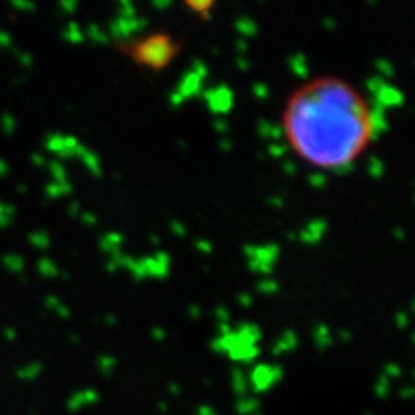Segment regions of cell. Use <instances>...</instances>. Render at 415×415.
I'll list each match as a JSON object with an SVG mask.
<instances>
[{
	"mask_svg": "<svg viewBox=\"0 0 415 415\" xmlns=\"http://www.w3.org/2000/svg\"><path fill=\"white\" fill-rule=\"evenodd\" d=\"M82 220L85 222L87 225H96L97 224V217H96V215H92V213H83Z\"/></svg>",
	"mask_w": 415,
	"mask_h": 415,
	"instance_id": "cell-40",
	"label": "cell"
},
{
	"mask_svg": "<svg viewBox=\"0 0 415 415\" xmlns=\"http://www.w3.org/2000/svg\"><path fill=\"white\" fill-rule=\"evenodd\" d=\"M376 70L381 73L379 76H383L384 80H386V78H391V76L394 75V67H393V64H391L387 59H377V61H376Z\"/></svg>",
	"mask_w": 415,
	"mask_h": 415,
	"instance_id": "cell-18",
	"label": "cell"
},
{
	"mask_svg": "<svg viewBox=\"0 0 415 415\" xmlns=\"http://www.w3.org/2000/svg\"><path fill=\"white\" fill-rule=\"evenodd\" d=\"M89 36L94 40V42H97V43H109V36H107L106 33H104L103 30H100L99 26H96V25H90Z\"/></svg>",
	"mask_w": 415,
	"mask_h": 415,
	"instance_id": "cell-20",
	"label": "cell"
},
{
	"mask_svg": "<svg viewBox=\"0 0 415 415\" xmlns=\"http://www.w3.org/2000/svg\"><path fill=\"white\" fill-rule=\"evenodd\" d=\"M332 170L336 171L337 175H348L355 170V163H353V161H350V163H343V164H339V167L332 168Z\"/></svg>",
	"mask_w": 415,
	"mask_h": 415,
	"instance_id": "cell-27",
	"label": "cell"
},
{
	"mask_svg": "<svg viewBox=\"0 0 415 415\" xmlns=\"http://www.w3.org/2000/svg\"><path fill=\"white\" fill-rule=\"evenodd\" d=\"M367 170H369V175L372 178H381L384 175V163L381 158L377 156H370L369 163H367Z\"/></svg>",
	"mask_w": 415,
	"mask_h": 415,
	"instance_id": "cell-16",
	"label": "cell"
},
{
	"mask_svg": "<svg viewBox=\"0 0 415 415\" xmlns=\"http://www.w3.org/2000/svg\"><path fill=\"white\" fill-rule=\"evenodd\" d=\"M288 149L289 147L282 142H272L268 146L270 156H273V158H282L286 153H288Z\"/></svg>",
	"mask_w": 415,
	"mask_h": 415,
	"instance_id": "cell-24",
	"label": "cell"
},
{
	"mask_svg": "<svg viewBox=\"0 0 415 415\" xmlns=\"http://www.w3.org/2000/svg\"><path fill=\"white\" fill-rule=\"evenodd\" d=\"M407 322H408V315L405 312H398L396 313V323H398V327H405L407 326Z\"/></svg>",
	"mask_w": 415,
	"mask_h": 415,
	"instance_id": "cell-38",
	"label": "cell"
},
{
	"mask_svg": "<svg viewBox=\"0 0 415 415\" xmlns=\"http://www.w3.org/2000/svg\"><path fill=\"white\" fill-rule=\"evenodd\" d=\"M189 315H191V319H199V317H201V310H199V306L198 305L189 306Z\"/></svg>",
	"mask_w": 415,
	"mask_h": 415,
	"instance_id": "cell-41",
	"label": "cell"
},
{
	"mask_svg": "<svg viewBox=\"0 0 415 415\" xmlns=\"http://www.w3.org/2000/svg\"><path fill=\"white\" fill-rule=\"evenodd\" d=\"M195 248H198L201 253H211V251H213V246H211V242L204 241V239H199V241H195Z\"/></svg>",
	"mask_w": 415,
	"mask_h": 415,
	"instance_id": "cell-31",
	"label": "cell"
},
{
	"mask_svg": "<svg viewBox=\"0 0 415 415\" xmlns=\"http://www.w3.org/2000/svg\"><path fill=\"white\" fill-rule=\"evenodd\" d=\"M237 337L242 341L244 344H253L255 341L259 339V329L255 326V323H241L237 329Z\"/></svg>",
	"mask_w": 415,
	"mask_h": 415,
	"instance_id": "cell-13",
	"label": "cell"
},
{
	"mask_svg": "<svg viewBox=\"0 0 415 415\" xmlns=\"http://www.w3.org/2000/svg\"><path fill=\"white\" fill-rule=\"evenodd\" d=\"M288 239L289 241H295V239H298V234H296V232H289Z\"/></svg>",
	"mask_w": 415,
	"mask_h": 415,
	"instance_id": "cell-48",
	"label": "cell"
},
{
	"mask_svg": "<svg viewBox=\"0 0 415 415\" xmlns=\"http://www.w3.org/2000/svg\"><path fill=\"white\" fill-rule=\"evenodd\" d=\"M403 103H405L403 94H401L396 87L390 85V83H386V85H384L383 89H381L379 92L374 96V104L379 107H383L384 111L390 109V107L401 106Z\"/></svg>",
	"mask_w": 415,
	"mask_h": 415,
	"instance_id": "cell-7",
	"label": "cell"
},
{
	"mask_svg": "<svg viewBox=\"0 0 415 415\" xmlns=\"http://www.w3.org/2000/svg\"><path fill=\"white\" fill-rule=\"evenodd\" d=\"M171 6V0H153V8L167 9Z\"/></svg>",
	"mask_w": 415,
	"mask_h": 415,
	"instance_id": "cell-39",
	"label": "cell"
},
{
	"mask_svg": "<svg viewBox=\"0 0 415 415\" xmlns=\"http://www.w3.org/2000/svg\"><path fill=\"white\" fill-rule=\"evenodd\" d=\"M121 244H123V235L118 234V232H111V234H106L100 239V249L109 256L120 253Z\"/></svg>",
	"mask_w": 415,
	"mask_h": 415,
	"instance_id": "cell-12",
	"label": "cell"
},
{
	"mask_svg": "<svg viewBox=\"0 0 415 415\" xmlns=\"http://www.w3.org/2000/svg\"><path fill=\"white\" fill-rule=\"evenodd\" d=\"M258 134L262 138H270V140H273V142H281L282 135H284V127H281V125H273L266 120H259Z\"/></svg>",
	"mask_w": 415,
	"mask_h": 415,
	"instance_id": "cell-11",
	"label": "cell"
},
{
	"mask_svg": "<svg viewBox=\"0 0 415 415\" xmlns=\"http://www.w3.org/2000/svg\"><path fill=\"white\" fill-rule=\"evenodd\" d=\"M235 49H237L239 56H244V54H246V52H248L249 45H248V42H246V40L239 39V40H237V42H235Z\"/></svg>",
	"mask_w": 415,
	"mask_h": 415,
	"instance_id": "cell-36",
	"label": "cell"
},
{
	"mask_svg": "<svg viewBox=\"0 0 415 415\" xmlns=\"http://www.w3.org/2000/svg\"><path fill=\"white\" fill-rule=\"evenodd\" d=\"M326 231H327L326 220H322V218H319V220H312L308 225H306V228H303V231L299 232V239H301L305 244H317V242L322 241Z\"/></svg>",
	"mask_w": 415,
	"mask_h": 415,
	"instance_id": "cell-8",
	"label": "cell"
},
{
	"mask_svg": "<svg viewBox=\"0 0 415 415\" xmlns=\"http://www.w3.org/2000/svg\"><path fill=\"white\" fill-rule=\"evenodd\" d=\"M308 182L312 187L322 189V187H326L327 177H326V173H322V171H313V173H310Z\"/></svg>",
	"mask_w": 415,
	"mask_h": 415,
	"instance_id": "cell-22",
	"label": "cell"
},
{
	"mask_svg": "<svg viewBox=\"0 0 415 415\" xmlns=\"http://www.w3.org/2000/svg\"><path fill=\"white\" fill-rule=\"evenodd\" d=\"M144 28H147L146 18H138V16L137 18H121V16H118L113 23H109V35H113L120 42H125L134 33L142 32Z\"/></svg>",
	"mask_w": 415,
	"mask_h": 415,
	"instance_id": "cell-5",
	"label": "cell"
},
{
	"mask_svg": "<svg viewBox=\"0 0 415 415\" xmlns=\"http://www.w3.org/2000/svg\"><path fill=\"white\" fill-rule=\"evenodd\" d=\"M323 26H326V30H336V21H334V19L326 18L323 19Z\"/></svg>",
	"mask_w": 415,
	"mask_h": 415,
	"instance_id": "cell-44",
	"label": "cell"
},
{
	"mask_svg": "<svg viewBox=\"0 0 415 415\" xmlns=\"http://www.w3.org/2000/svg\"><path fill=\"white\" fill-rule=\"evenodd\" d=\"M284 134L303 158L336 168L365 146L367 109L346 83L320 80L292 97Z\"/></svg>",
	"mask_w": 415,
	"mask_h": 415,
	"instance_id": "cell-1",
	"label": "cell"
},
{
	"mask_svg": "<svg viewBox=\"0 0 415 415\" xmlns=\"http://www.w3.org/2000/svg\"><path fill=\"white\" fill-rule=\"evenodd\" d=\"M394 237H396V239H405V231H403V228H394Z\"/></svg>",
	"mask_w": 415,
	"mask_h": 415,
	"instance_id": "cell-45",
	"label": "cell"
},
{
	"mask_svg": "<svg viewBox=\"0 0 415 415\" xmlns=\"http://www.w3.org/2000/svg\"><path fill=\"white\" fill-rule=\"evenodd\" d=\"M213 125H215V130H217V131H220V134H227L228 125H227V121H225V120L218 118V120H215Z\"/></svg>",
	"mask_w": 415,
	"mask_h": 415,
	"instance_id": "cell-35",
	"label": "cell"
},
{
	"mask_svg": "<svg viewBox=\"0 0 415 415\" xmlns=\"http://www.w3.org/2000/svg\"><path fill=\"white\" fill-rule=\"evenodd\" d=\"M170 228L173 231V234L177 235V237H185V234H187V232H185V227L182 225V222H178V220L171 222Z\"/></svg>",
	"mask_w": 415,
	"mask_h": 415,
	"instance_id": "cell-30",
	"label": "cell"
},
{
	"mask_svg": "<svg viewBox=\"0 0 415 415\" xmlns=\"http://www.w3.org/2000/svg\"><path fill=\"white\" fill-rule=\"evenodd\" d=\"M201 87H202V80L199 78L195 73L189 72L182 76L180 83H178L177 87V92L180 94L184 99H189V97L198 96V94L201 92Z\"/></svg>",
	"mask_w": 415,
	"mask_h": 415,
	"instance_id": "cell-9",
	"label": "cell"
},
{
	"mask_svg": "<svg viewBox=\"0 0 415 415\" xmlns=\"http://www.w3.org/2000/svg\"><path fill=\"white\" fill-rule=\"evenodd\" d=\"M289 67L299 78H306L308 76V63H306L305 54H295L289 57Z\"/></svg>",
	"mask_w": 415,
	"mask_h": 415,
	"instance_id": "cell-14",
	"label": "cell"
},
{
	"mask_svg": "<svg viewBox=\"0 0 415 415\" xmlns=\"http://www.w3.org/2000/svg\"><path fill=\"white\" fill-rule=\"evenodd\" d=\"M246 256H248V266L249 270L258 273H272L273 266H275L277 258L281 248L277 244H265V246H246L244 248Z\"/></svg>",
	"mask_w": 415,
	"mask_h": 415,
	"instance_id": "cell-3",
	"label": "cell"
},
{
	"mask_svg": "<svg viewBox=\"0 0 415 415\" xmlns=\"http://www.w3.org/2000/svg\"><path fill=\"white\" fill-rule=\"evenodd\" d=\"M67 36H70V40H72V42H75V43L83 42V35H82V32H80L78 26H76V25L70 26V30H67Z\"/></svg>",
	"mask_w": 415,
	"mask_h": 415,
	"instance_id": "cell-26",
	"label": "cell"
},
{
	"mask_svg": "<svg viewBox=\"0 0 415 415\" xmlns=\"http://www.w3.org/2000/svg\"><path fill=\"white\" fill-rule=\"evenodd\" d=\"M268 202L273 206V208H282V206H284V199L279 198V195H275V198H270Z\"/></svg>",
	"mask_w": 415,
	"mask_h": 415,
	"instance_id": "cell-42",
	"label": "cell"
},
{
	"mask_svg": "<svg viewBox=\"0 0 415 415\" xmlns=\"http://www.w3.org/2000/svg\"><path fill=\"white\" fill-rule=\"evenodd\" d=\"M215 317H217L220 322L227 323V320L231 319V313H228V310L225 308L224 305H220V306H217V310H215Z\"/></svg>",
	"mask_w": 415,
	"mask_h": 415,
	"instance_id": "cell-29",
	"label": "cell"
},
{
	"mask_svg": "<svg viewBox=\"0 0 415 415\" xmlns=\"http://www.w3.org/2000/svg\"><path fill=\"white\" fill-rule=\"evenodd\" d=\"M192 73H195V75L199 76L201 80H204L206 76H208V67H206V64L202 63L201 59H194L192 61Z\"/></svg>",
	"mask_w": 415,
	"mask_h": 415,
	"instance_id": "cell-25",
	"label": "cell"
},
{
	"mask_svg": "<svg viewBox=\"0 0 415 415\" xmlns=\"http://www.w3.org/2000/svg\"><path fill=\"white\" fill-rule=\"evenodd\" d=\"M64 8H66L67 11H75V8H76V2H66V4H64Z\"/></svg>",
	"mask_w": 415,
	"mask_h": 415,
	"instance_id": "cell-46",
	"label": "cell"
},
{
	"mask_svg": "<svg viewBox=\"0 0 415 415\" xmlns=\"http://www.w3.org/2000/svg\"><path fill=\"white\" fill-rule=\"evenodd\" d=\"M202 97H204L211 113L215 114H227L234 106V94H232L231 87L224 85V83L202 92Z\"/></svg>",
	"mask_w": 415,
	"mask_h": 415,
	"instance_id": "cell-4",
	"label": "cell"
},
{
	"mask_svg": "<svg viewBox=\"0 0 415 415\" xmlns=\"http://www.w3.org/2000/svg\"><path fill=\"white\" fill-rule=\"evenodd\" d=\"M75 154H78V156L82 158L83 163L87 164V168H89V170L92 171L94 175H97V177H100V175H103V168H100V160H99V156L94 153V151L87 149V147H83V146H78V147H76Z\"/></svg>",
	"mask_w": 415,
	"mask_h": 415,
	"instance_id": "cell-10",
	"label": "cell"
},
{
	"mask_svg": "<svg viewBox=\"0 0 415 415\" xmlns=\"http://www.w3.org/2000/svg\"><path fill=\"white\" fill-rule=\"evenodd\" d=\"M120 16L121 18H137V9L130 0H121L120 2Z\"/></svg>",
	"mask_w": 415,
	"mask_h": 415,
	"instance_id": "cell-21",
	"label": "cell"
},
{
	"mask_svg": "<svg viewBox=\"0 0 415 415\" xmlns=\"http://www.w3.org/2000/svg\"><path fill=\"white\" fill-rule=\"evenodd\" d=\"M220 147L225 151V153H228V151L232 149V142L228 140V138H222L220 140Z\"/></svg>",
	"mask_w": 415,
	"mask_h": 415,
	"instance_id": "cell-43",
	"label": "cell"
},
{
	"mask_svg": "<svg viewBox=\"0 0 415 415\" xmlns=\"http://www.w3.org/2000/svg\"><path fill=\"white\" fill-rule=\"evenodd\" d=\"M387 128H390V123H387L386 111L374 104L372 109L367 113V135L370 140H379V137Z\"/></svg>",
	"mask_w": 415,
	"mask_h": 415,
	"instance_id": "cell-6",
	"label": "cell"
},
{
	"mask_svg": "<svg viewBox=\"0 0 415 415\" xmlns=\"http://www.w3.org/2000/svg\"><path fill=\"white\" fill-rule=\"evenodd\" d=\"M114 319H116V317H114V315H106L107 323H114Z\"/></svg>",
	"mask_w": 415,
	"mask_h": 415,
	"instance_id": "cell-50",
	"label": "cell"
},
{
	"mask_svg": "<svg viewBox=\"0 0 415 415\" xmlns=\"http://www.w3.org/2000/svg\"><path fill=\"white\" fill-rule=\"evenodd\" d=\"M184 100L185 99L180 96V94L177 92V90H175V92H171V96H170V104H171V106H173V107H180Z\"/></svg>",
	"mask_w": 415,
	"mask_h": 415,
	"instance_id": "cell-33",
	"label": "cell"
},
{
	"mask_svg": "<svg viewBox=\"0 0 415 415\" xmlns=\"http://www.w3.org/2000/svg\"><path fill=\"white\" fill-rule=\"evenodd\" d=\"M282 170H284L288 175H296L298 168H296V163H292V161H286V163L282 164Z\"/></svg>",
	"mask_w": 415,
	"mask_h": 415,
	"instance_id": "cell-37",
	"label": "cell"
},
{
	"mask_svg": "<svg viewBox=\"0 0 415 415\" xmlns=\"http://www.w3.org/2000/svg\"><path fill=\"white\" fill-rule=\"evenodd\" d=\"M154 336H156V337H163L164 336L163 329H154Z\"/></svg>",
	"mask_w": 415,
	"mask_h": 415,
	"instance_id": "cell-47",
	"label": "cell"
},
{
	"mask_svg": "<svg viewBox=\"0 0 415 415\" xmlns=\"http://www.w3.org/2000/svg\"><path fill=\"white\" fill-rule=\"evenodd\" d=\"M211 6H213L211 2H189V8L194 9V11H202V14L210 11Z\"/></svg>",
	"mask_w": 415,
	"mask_h": 415,
	"instance_id": "cell-28",
	"label": "cell"
},
{
	"mask_svg": "<svg viewBox=\"0 0 415 415\" xmlns=\"http://www.w3.org/2000/svg\"><path fill=\"white\" fill-rule=\"evenodd\" d=\"M256 291L262 292V295H275L279 291V284L275 281H272V279H263V281H259L256 284Z\"/></svg>",
	"mask_w": 415,
	"mask_h": 415,
	"instance_id": "cell-17",
	"label": "cell"
},
{
	"mask_svg": "<svg viewBox=\"0 0 415 415\" xmlns=\"http://www.w3.org/2000/svg\"><path fill=\"white\" fill-rule=\"evenodd\" d=\"M177 47L173 45L168 36L164 35H154L151 39L142 40V42H134V54L140 63L147 64L151 67L167 66L173 57Z\"/></svg>",
	"mask_w": 415,
	"mask_h": 415,
	"instance_id": "cell-2",
	"label": "cell"
},
{
	"mask_svg": "<svg viewBox=\"0 0 415 415\" xmlns=\"http://www.w3.org/2000/svg\"><path fill=\"white\" fill-rule=\"evenodd\" d=\"M253 94H255V97L258 100H266L270 96V90L268 87H266V83L256 82L255 85H253Z\"/></svg>",
	"mask_w": 415,
	"mask_h": 415,
	"instance_id": "cell-23",
	"label": "cell"
},
{
	"mask_svg": "<svg viewBox=\"0 0 415 415\" xmlns=\"http://www.w3.org/2000/svg\"><path fill=\"white\" fill-rule=\"evenodd\" d=\"M149 239H151V242H154V244H160V237H158L156 234H153V235H151Z\"/></svg>",
	"mask_w": 415,
	"mask_h": 415,
	"instance_id": "cell-49",
	"label": "cell"
},
{
	"mask_svg": "<svg viewBox=\"0 0 415 415\" xmlns=\"http://www.w3.org/2000/svg\"><path fill=\"white\" fill-rule=\"evenodd\" d=\"M235 63H237V66H239V70H241V72H248L249 67H251V63H249V61L246 59L244 56H239L237 59H235Z\"/></svg>",
	"mask_w": 415,
	"mask_h": 415,
	"instance_id": "cell-34",
	"label": "cell"
},
{
	"mask_svg": "<svg viewBox=\"0 0 415 415\" xmlns=\"http://www.w3.org/2000/svg\"><path fill=\"white\" fill-rule=\"evenodd\" d=\"M386 83H387V82L383 78V76H379V75L370 76V78L367 80V90H369V92L372 94V97H374L377 92H379L381 89H383L384 85H386Z\"/></svg>",
	"mask_w": 415,
	"mask_h": 415,
	"instance_id": "cell-19",
	"label": "cell"
},
{
	"mask_svg": "<svg viewBox=\"0 0 415 415\" xmlns=\"http://www.w3.org/2000/svg\"><path fill=\"white\" fill-rule=\"evenodd\" d=\"M237 299H239V305L244 306V308H249L253 303V298L248 295V292H241V295L237 296Z\"/></svg>",
	"mask_w": 415,
	"mask_h": 415,
	"instance_id": "cell-32",
	"label": "cell"
},
{
	"mask_svg": "<svg viewBox=\"0 0 415 415\" xmlns=\"http://www.w3.org/2000/svg\"><path fill=\"white\" fill-rule=\"evenodd\" d=\"M235 30L244 36H255L258 33V25L255 23V19L244 16V18H239L235 21Z\"/></svg>",
	"mask_w": 415,
	"mask_h": 415,
	"instance_id": "cell-15",
	"label": "cell"
}]
</instances>
